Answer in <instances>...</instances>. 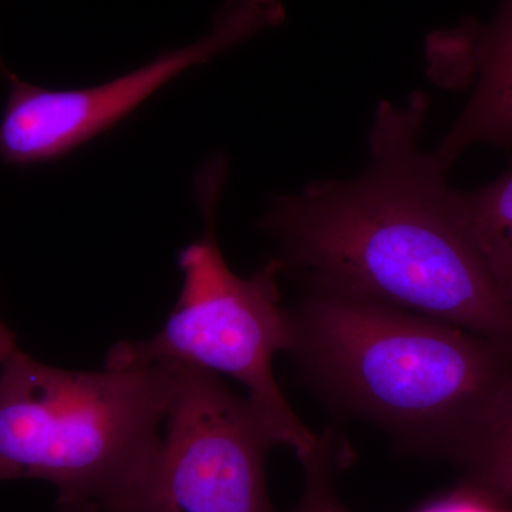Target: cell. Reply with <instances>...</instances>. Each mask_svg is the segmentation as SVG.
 Here are the masks:
<instances>
[{
  "label": "cell",
  "instance_id": "6da1fadb",
  "mask_svg": "<svg viewBox=\"0 0 512 512\" xmlns=\"http://www.w3.org/2000/svg\"><path fill=\"white\" fill-rule=\"evenodd\" d=\"M430 97L382 101L355 177L275 195L259 220L281 275L420 313L512 346L505 301L458 222L448 171L421 150Z\"/></svg>",
  "mask_w": 512,
  "mask_h": 512
},
{
  "label": "cell",
  "instance_id": "7a4b0ae2",
  "mask_svg": "<svg viewBox=\"0 0 512 512\" xmlns=\"http://www.w3.org/2000/svg\"><path fill=\"white\" fill-rule=\"evenodd\" d=\"M289 309L309 382L400 447L456 460L512 365V346L387 303L303 291Z\"/></svg>",
  "mask_w": 512,
  "mask_h": 512
},
{
  "label": "cell",
  "instance_id": "3957f363",
  "mask_svg": "<svg viewBox=\"0 0 512 512\" xmlns=\"http://www.w3.org/2000/svg\"><path fill=\"white\" fill-rule=\"evenodd\" d=\"M173 370L73 372L16 349L0 370V481L52 483L59 511L116 512L156 454Z\"/></svg>",
  "mask_w": 512,
  "mask_h": 512
},
{
  "label": "cell",
  "instance_id": "277c9868",
  "mask_svg": "<svg viewBox=\"0 0 512 512\" xmlns=\"http://www.w3.org/2000/svg\"><path fill=\"white\" fill-rule=\"evenodd\" d=\"M225 180L224 161L198 178V202L207 231L178 256L183 288L173 313L156 335L120 342L107 355L109 369L184 363L244 384L248 399L275 430L281 446L308 460L318 436L293 412L274 375L278 353L292 348L289 309L281 302L274 259L248 278L231 271L218 245L215 214Z\"/></svg>",
  "mask_w": 512,
  "mask_h": 512
},
{
  "label": "cell",
  "instance_id": "5b68a950",
  "mask_svg": "<svg viewBox=\"0 0 512 512\" xmlns=\"http://www.w3.org/2000/svg\"><path fill=\"white\" fill-rule=\"evenodd\" d=\"M171 363L160 444L117 512H274L265 458L281 443L269 421L210 370Z\"/></svg>",
  "mask_w": 512,
  "mask_h": 512
},
{
  "label": "cell",
  "instance_id": "8992f818",
  "mask_svg": "<svg viewBox=\"0 0 512 512\" xmlns=\"http://www.w3.org/2000/svg\"><path fill=\"white\" fill-rule=\"evenodd\" d=\"M284 20L281 0H224L207 35L109 82L47 89L10 74L0 117V160L15 165L57 160L119 123L175 77Z\"/></svg>",
  "mask_w": 512,
  "mask_h": 512
},
{
  "label": "cell",
  "instance_id": "52a82bcc",
  "mask_svg": "<svg viewBox=\"0 0 512 512\" xmlns=\"http://www.w3.org/2000/svg\"><path fill=\"white\" fill-rule=\"evenodd\" d=\"M427 73L446 90L473 89L466 107L434 150L447 170L468 148L512 147V0L490 23L461 20L426 40Z\"/></svg>",
  "mask_w": 512,
  "mask_h": 512
},
{
  "label": "cell",
  "instance_id": "ba28073f",
  "mask_svg": "<svg viewBox=\"0 0 512 512\" xmlns=\"http://www.w3.org/2000/svg\"><path fill=\"white\" fill-rule=\"evenodd\" d=\"M454 461L468 490L501 507L512 505V365Z\"/></svg>",
  "mask_w": 512,
  "mask_h": 512
},
{
  "label": "cell",
  "instance_id": "9c48e42d",
  "mask_svg": "<svg viewBox=\"0 0 512 512\" xmlns=\"http://www.w3.org/2000/svg\"><path fill=\"white\" fill-rule=\"evenodd\" d=\"M458 222L512 306V170L473 191L451 190Z\"/></svg>",
  "mask_w": 512,
  "mask_h": 512
},
{
  "label": "cell",
  "instance_id": "30bf717a",
  "mask_svg": "<svg viewBox=\"0 0 512 512\" xmlns=\"http://www.w3.org/2000/svg\"><path fill=\"white\" fill-rule=\"evenodd\" d=\"M352 461V450L342 431L329 426L318 436L312 456L303 461L305 490L295 512H348L335 491L338 471Z\"/></svg>",
  "mask_w": 512,
  "mask_h": 512
},
{
  "label": "cell",
  "instance_id": "8fae6325",
  "mask_svg": "<svg viewBox=\"0 0 512 512\" xmlns=\"http://www.w3.org/2000/svg\"><path fill=\"white\" fill-rule=\"evenodd\" d=\"M420 512H504V507L464 487L456 494L427 505Z\"/></svg>",
  "mask_w": 512,
  "mask_h": 512
},
{
  "label": "cell",
  "instance_id": "7c38bea8",
  "mask_svg": "<svg viewBox=\"0 0 512 512\" xmlns=\"http://www.w3.org/2000/svg\"><path fill=\"white\" fill-rule=\"evenodd\" d=\"M16 349L18 346H16L15 335L6 328L5 323L0 319V370Z\"/></svg>",
  "mask_w": 512,
  "mask_h": 512
},
{
  "label": "cell",
  "instance_id": "4fadbf2b",
  "mask_svg": "<svg viewBox=\"0 0 512 512\" xmlns=\"http://www.w3.org/2000/svg\"><path fill=\"white\" fill-rule=\"evenodd\" d=\"M0 72L5 74L6 77H9L10 74H12L9 72L8 69H6L5 62H3V59H2V53H0Z\"/></svg>",
  "mask_w": 512,
  "mask_h": 512
},
{
  "label": "cell",
  "instance_id": "5bb4252c",
  "mask_svg": "<svg viewBox=\"0 0 512 512\" xmlns=\"http://www.w3.org/2000/svg\"><path fill=\"white\" fill-rule=\"evenodd\" d=\"M74 512H97V511H93V510H80V511H74Z\"/></svg>",
  "mask_w": 512,
  "mask_h": 512
}]
</instances>
